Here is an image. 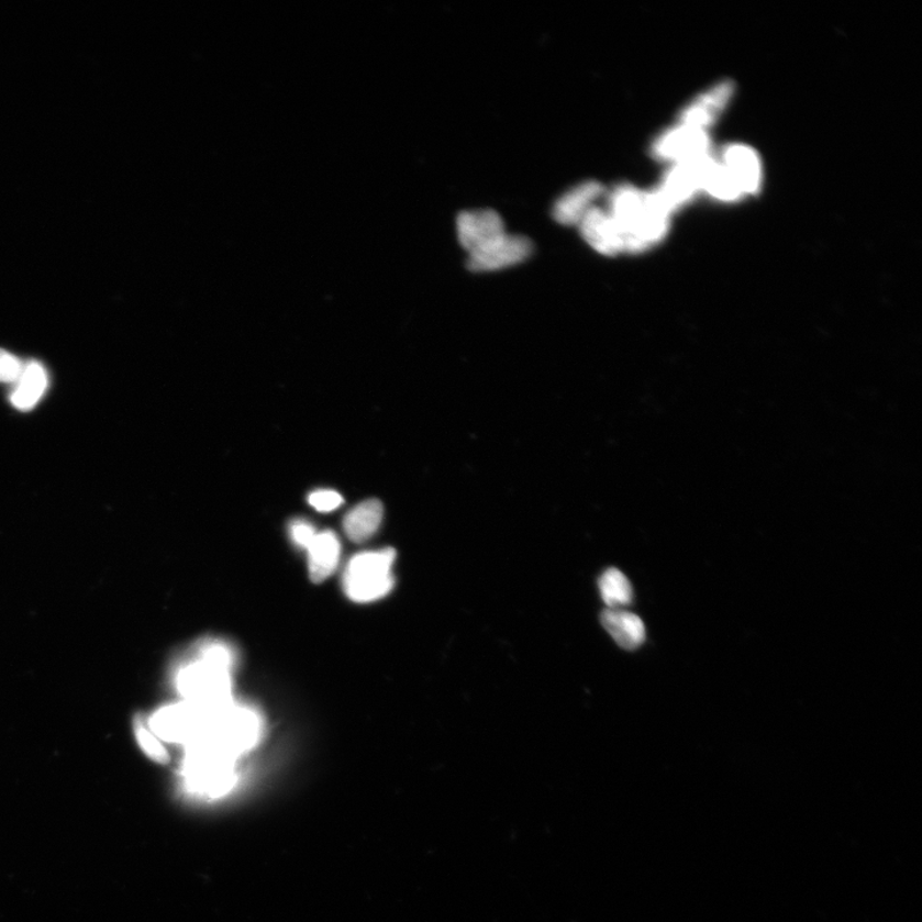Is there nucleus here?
Instances as JSON below:
<instances>
[{"instance_id": "nucleus-4", "label": "nucleus", "mask_w": 922, "mask_h": 922, "mask_svg": "<svg viewBox=\"0 0 922 922\" xmlns=\"http://www.w3.org/2000/svg\"><path fill=\"white\" fill-rule=\"evenodd\" d=\"M395 560L397 552L393 548L377 549L353 557L344 576L347 598L355 602H371L389 595L395 586Z\"/></svg>"}, {"instance_id": "nucleus-1", "label": "nucleus", "mask_w": 922, "mask_h": 922, "mask_svg": "<svg viewBox=\"0 0 922 922\" xmlns=\"http://www.w3.org/2000/svg\"><path fill=\"white\" fill-rule=\"evenodd\" d=\"M607 209L613 216L626 254L647 252L668 235L673 213L655 190L619 186L610 193Z\"/></svg>"}, {"instance_id": "nucleus-23", "label": "nucleus", "mask_w": 922, "mask_h": 922, "mask_svg": "<svg viewBox=\"0 0 922 922\" xmlns=\"http://www.w3.org/2000/svg\"><path fill=\"white\" fill-rule=\"evenodd\" d=\"M290 533L293 542L300 547L308 548L318 533L312 524L303 521L293 522L290 526Z\"/></svg>"}, {"instance_id": "nucleus-3", "label": "nucleus", "mask_w": 922, "mask_h": 922, "mask_svg": "<svg viewBox=\"0 0 922 922\" xmlns=\"http://www.w3.org/2000/svg\"><path fill=\"white\" fill-rule=\"evenodd\" d=\"M232 656L226 646L213 643L198 654L196 662L178 673V691L186 701L197 704L211 714L230 707V668Z\"/></svg>"}, {"instance_id": "nucleus-17", "label": "nucleus", "mask_w": 922, "mask_h": 922, "mask_svg": "<svg viewBox=\"0 0 922 922\" xmlns=\"http://www.w3.org/2000/svg\"><path fill=\"white\" fill-rule=\"evenodd\" d=\"M48 375L38 362H29L23 367L19 381L14 384L11 402L19 410L33 409L48 389Z\"/></svg>"}, {"instance_id": "nucleus-14", "label": "nucleus", "mask_w": 922, "mask_h": 922, "mask_svg": "<svg viewBox=\"0 0 922 922\" xmlns=\"http://www.w3.org/2000/svg\"><path fill=\"white\" fill-rule=\"evenodd\" d=\"M606 192L603 186L596 181H586L565 192L556 201L554 219L564 226H578L585 215L591 211Z\"/></svg>"}, {"instance_id": "nucleus-12", "label": "nucleus", "mask_w": 922, "mask_h": 922, "mask_svg": "<svg viewBox=\"0 0 922 922\" xmlns=\"http://www.w3.org/2000/svg\"><path fill=\"white\" fill-rule=\"evenodd\" d=\"M733 96V87L730 82H720L708 91L701 92L685 111L681 112L679 123L708 131L714 125L719 115L725 111L727 103Z\"/></svg>"}, {"instance_id": "nucleus-18", "label": "nucleus", "mask_w": 922, "mask_h": 922, "mask_svg": "<svg viewBox=\"0 0 922 922\" xmlns=\"http://www.w3.org/2000/svg\"><path fill=\"white\" fill-rule=\"evenodd\" d=\"M384 506L379 500H367L353 510L344 519V530L347 537L354 542L369 540L382 523Z\"/></svg>"}, {"instance_id": "nucleus-9", "label": "nucleus", "mask_w": 922, "mask_h": 922, "mask_svg": "<svg viewBox=\"0 0 922 922\" xmlns=\"http://www.w3.org/2000/svg\"><path fill=\"white\" fill-rule=\"evenodd\" d=\"M709 158L673 165L665 174L655 192L671 213L703 192Z\"/></svg>"}, {"instance_id": "nucleus-20", "label": "nucleus", "mask_w": 922, "mask_h": 922, "mask_svg": "<svg viewBox=\"0 0 922 922\" xmlns=\"http://www.w3.org/2000/svg\"><path fill=\"white\" fill-rule=\"evenodd\" d=\"M136 738L138 745L143 748L144 753L148 755L152 760L157 762L159 764H167L169 762V756L165 747L160 745L155 735L148 731L144 724H136L135 726Z\"/></svg>"}, {"instance_id": "nucleus-2", "label": "nucleus", "mask_w": 922, "mask_h": 922, "mask_svg": "<svg viewBox=\"0 0 922 922\" xmlns=\"http://www.w3.org/2000/svg\"><path fill=\"white\" fill-rule=\"evenodd\" d=\"M764 178L760 155L745 144H731L711 153L703 192L722 203H737L756 196Z\"/></svg>"}, {"instance_id": "nucleus-6", "label": "nucleus", "mask_w": 922, "mask_h": 922, "mask_svg": "<svg viewBox=\"0 0 922 922\" xmlns=\"http://www.w3.org/2000/svg\"><path fill=\"white\" fill-rule=\"evenodd\" d=\"M259 727V720L253 711L231 703L226 709L215 712L200 740L209 741L235 757L257 743Z\"/></svg>"}, {"instance_id": "nucleus-13", "label": "nucleus", "mask_w": 922, "mask_h": 922, "mask_svg": "<svg viewBox=\"0 0 922 922\" xmlns=\"http://www.w3.org/2000/svg\"><path fill=\"white\" fill-rule=\"evenodd\" d=\"M578 226L586 243L593 251L607 255V257L624 254L622 238H620L616 224L607 208L595 205Z\"/></svg>"}, {"instance_id": "nucleus-19", "label": "nucleus", "mask_w": 922, "mask_h": 922, "mask_svg": "<svg viewBox=\"0 0 922 922\" xmlns=\"http://www.w3.org/2000/svg\"><path fill=\"white\" fill-rule=\"evenodd\" d=\"M600 593L608 609H623L633 601V588L622 571L610 568L599 580Z\"/></svg>"}, {"instance_id": "nucleus-22", "label": "nucleus", "mask_w": 922, "mask_h": 922, "mask_svg": "<svg viewBox=\"0 0 922 922\" xmlns=\"http://www.w3.org/2000/svg\"><path fill=\"white\" fill-rule=\"evenodd\" d=\"M309 503L322 513H330L344 503L343 496L332 490H318L309 496Z\"/></svg>"}, {"instance_id": "nucleus-7", "label": "nucleus", "mask_w": 922, "mask_h": 922, "mask_svg": "<svg viewBox=\"0 0 922 922\" xmlns=\"http://www.w3.org/2000/svg\"><path fill=\"white\" fill-rule=\"evenodd\" d=\"M213 715L186 701L159 710L152 718L151 727L157 738L191 745L203 737Z\"/></svg>"}, {"instance_id": "nucleus-5", "label": "nucleus", "mask_w": 922, "mask_h": 922, "mask_svg": "<svg viewBox=\"0 0 922 922\" xmlns=\"http://www.w3.org/2000/svg\"><path fill=\"white\" fill-rule=\"evenodd\" d=\"M234 756L224 753L213 743L199 740L189 745L186 758V775L192 788L219 795L224 792L234 780Z\"/></svg>"}, {"instance_id": "nucleus-21", "label": "nucleus", "mask_w": 922, "mask_h": 922, "mask_svg": "<svg viewBox=\"0 0 922 922\" xmlns=\"http://www.w3.org/2000/svg\"><path fill=\"white\" fill-rule=\"evenodd\" d=\"M23 367L25 364L18 356L0 348V382L14 385L19 381Z\"/></svg>"}, {"instance_id": "nucleus-11", "label": "nucleus", "mask_w": 922, "mask_h": 922, "mask_svg": "<svg viewBox=\"0 0 922 922\" xmlns=\"http://www.w3.org/2000/svg\"><path fill=\"white\" fill-rule=\"evenodd\" d=\"M456 230H458L459 242L468 254L482 249L496 238L507 234L501 216L490 209L462 213L456 223Z\"/></svg>"}, {"instance_id": "nucleus-15", "label": "nucleus", "mask_w": 922, "mask_h": 922, "mask_svg": "<svg viewBox=\"0 0 922 922\" xmlns=\"http://www.w3.org/2000/svg\"><path fill=\"white\" fill-rule=\"evenodd\" d=\"M601 623L622 648L635 649L646 641L643 620L624 609H607L601 615Z\"/></svg>"}, {"instance_id": "nucleus-16", "label": "nucleus", "mask_w": 922, "mask_h": 922, "mask_svg": "<svg viewBox=\"0 0 922 922\" xmlns=\"http://www.w3.org/2000/svg\"><path fill=\"white\" fill-rule=\"evenodd\" d=\"M309 573L314 584H321L336 570L340 560V541L332 531L316 533L308 546Z\"/></svg>"}, {"instance_id": "nucleus-10", "label": "nucleus", "mask_w": 922, "mask_h": 922, "mask_svg": "<svg viewBox=\"0 0 922 922\" xmlns=\"http://www.w3.org/2000/svg\"><path fill=\"white\" fill-rule=\"evenodd\" d=\"M530 238L503 234L482 249L469 254L468 267L473 273H495L503 268L521 265L532 254Z\"/></svg>"}, {"instance_id": "nucleus-8", "label": "nucleus", "mask_w": 922, "mask_h": 922, "mask_svg": "<svg viewBox=\"0 0 922 922\" xmlns=\"http://www.w3.org/2000/svg\"><path fill=\"white\" fill-rule=\"evenodd\" d=\"M653 153L670 166L707 158L711 154L709 133L678 123L657 137Z\"/></svg>"}]
</instances>
